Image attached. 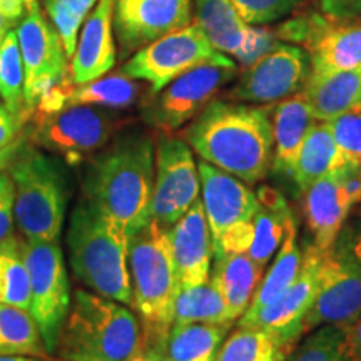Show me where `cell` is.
Returning <instances> with one entry per match:
<instances>
[{
    "label": "cell",
    "instance_id": "obj_1",
    "mask_svg": "<svg viewBox=\"0 0 361 361\" xmlns=\"http://www.w3.org/2000/svg\"><path fill=\"white\" fill-rule=\"evenodd\" d=\"M202 161L246 184L263 180L273 164V119L258 104L211 101L184 130Z\"/></svg>",
    "mask_w": 361,
    "mask_h": 361
},
{
    "label": "cell",
    "instance_id": "obj_2",
    "mask_svg": "<svg viewBox=\"0 0 361 361\" xmlns=\"http://www.w3.org/2000/svg\"><path fill=\"white\" fill-rule=\"evenodd\" d=\"M156 144L141 130L121 134L84 171V196L116 221L129 239L151 223Z\"/></svg>",
    "mask_w": 361,
    "mask_h": 361
},
{
    "label": "cell",
    "instance_id": "obj_3",
    "mask_svg": "<svg viewBox=\"0 0 361 361\" xmlns=\"http://www.w3.org/2000/svg\"><path fill=\"white\" fill-rule=\"evenodd\" d=\"M66 243L72 273L87 290L133 306L129 236L85 196L72 209Z\"/></svg>",
    "mask_w": 361,
    "mask_h": 361
},
{
    "label": "cell",
    "instance_id": "obj_4",
    "mask_svg": "<svg viewBox=\"0 0 361 361\" xmlns=\"http://www.w3.org/2000/svg\"><path fill=\"white\" fill-rule=\"evenodd\" d=\"M133 306L141 323V351H166L180 284L166 229L151 221L129 239Z\"/></svg>",
    "mask_w": 361,
    "mask_h": 361
},
{
    "label": "cell",
    "instance_id": "obj_5",
    "mask_svg": "<svg viewBox=\"0 0 361 361\" xmlns=\"http://www.w3.org/2000/svg\"><path fill=\"white\" fill-rule=\"evenodd\" d=\"M141 348V323L128 305L87 288L74 291L56 350L62 360L130 361Z\"/></svg>",
    "mask_w": 361,
    "mask_h": 361
},
{
    "label": "cell",
    "instance_id": "obj_6",
    "mask_svg": "<svg viewBox=\"0 0 361 361\" xmlns=\"http://www.w3.org/2000/svg\"><path fill=\"white\" fill-rule=\"evenodd\" d=\"M7 173L13 183V214L20 236L59 241L67 209L64 166L47 152L25 144Z\"/></svg>",
    "mask_w": 361,
    "mask_h": 361
},
{
    "label": "cell",
    "instance_id": "obj_7",
    "mask_svg": "<svg viewBox=\"0 0 361 361\" xmlns=\"http://www.w3.org/2000/svg\"><path fill=\"white\" fill-rule=\"evenodd\" d=\"M24 258L30 283V314L45 350L54 355L72 303L64 252L59 241L24 239Z\"/></svg>",
    "mask_w": 361,
    "mask_h": 361
},
{
    "label": "cell",
    "instance_id": "obj_8",
    "mask_svg": "<svg viewBox=\"0 0 361 361\" xmlns=\"http://www.w3.org/2000/svg\"><path fill=\"white\" fill-rule=\"evenodd\" d=\"M229 56L216 51L196 24L162 35L144 45L123 66V74L151 85L157 94L186 72L209 62H226Z\"/></svg>",
    "mask_w": 361,
    "mask_h": 361
},
{
    "label": "cell",
    "instance_id": "obj_9",
    "mask_svg": "<svg viewBox=\"0 0 361 361\" xmlns=\"http://www.w3.org/2000/svg\"><path fill=\"white\" fill-rule=\"evenodd\" d=\"M236 74L238 66L233 59L196 67L159 90V94L144 107V119L159 133L173 134L200 116Z\"/></svg>",
    "mask_w": 361,
    "mask_h": 361
},
{
    "label": "cell",
    "instance_id": "obj_10",
    "mask_svg": "<svg viewBox=\"0 0 361 361\" xmlns=\"http://www.w3.org/2000/svg\"><path fill=\"white\" fill-rule=\"evenodd\" d=\"M154 162L151 221L169 229L200 200V169L191 146L184 139L162 133L156 142Z\"/></svg>",
    "mask_w": 361,
    "mask_h": 361
},
{
    "label": "cell",
    "instance_id": "obj_11",
    "mask_svg": "<svg viewBox=\"0 0 361 361\" xmlns=\"http://www.w3.org/2000/svg\"><path fill=\"white\" fill-rule=\"evenodd\" d=\"M16 32L25 72V104L32 116L37 104L52 89L71 80L67 69L69 57L66 56L57 30L40 11L39 2L27 8Z\"/></svg>",
    "mask_w": 361,
    "mask_h": 361
},
{
    "label": "cell",
    "instance_id": "obj_12",
    "mask_svg": "<svg viewBox=\"0 0 361 361\" xmlns=\"http://www.w3.org/2000/svg\"><path fill=\"white\" fill-rule=\"evenodd\" d=\"M116 123L111 114L92 106H66L49 114H35L34 139L39 146L75 166L109 142Z\"/></svg>",
    "mask_w": 361,
    "mask_h": 361
},
{
    "label": "cell",
    "instance_id": "obj_13",
    "mask_svg": "<svg viewBox=\"0 0 361 361\" xmlns=\"http://www.w3.org/2000/svg\"><path fill=\"white\" fill-rule=\"evenodd\" d=\"M361 314V268L346 251L333 246L319 261L318 290L305 314L303 335L333 324L345 328Z\"/></svg>",
    "mask_w": 361,
    "mask_h": 361
},
{
    "label": "cell",
    "instance_id": "obj_14",
    "mask_svg": "<svg viewBox=\"0 0 361 361\" xmlns=\"http://www.w3.org/2000/svg\"><path fill=\"white\" fill-rule=\"evenodd\" d=\"M311 74L310 54L300 45L279 44L243 69L228 99L246 104H271L301 92Z\"/></svg>",
    "mask_w": 361,
    "mask_h": 361
},
{
    "label": "cell",
    "instance_id": "obj_15",
    "mask_svg": "<svg viewBox=\"0 0 361 361\" xmlns=\"http://www.w3.org/2000/svg\"><path fill=\"white\" fill-rule=\"evenodd\" d=\"M192 4L194 24L216 51L236 59L243 69L281 44L276 30L247 25L231 0H192Z\"/></svg>",
    "mask_w": 361,
    "mask_h": 361
},
{
    "label": "cell",
    "instance_id": "obj_16",
    "mask_svg": "<svg viewBox=\"0 0 361 361\" xmlns=\"http://www.w3.org/2000/svg\"><path fill=\"white\" fill-rule=\"evenodd\" d=\"M322 251L313 245H306L303 251L300 273L291 286L276 301L264 306L256 313H245L238 319V326L263 328L276 335L291 350L296 348L298 341L303 338L305 314L313 305L318 290L319 261Z\"/></svg>",
    "mask_w": 361,
    "mask_h": 361
},
{
    "label": "cell",
    "instance_id": "obj_17",
    "mask_svg": "<svg viewBox=\"0 0 361 361\" xmlns=\"http://www.w3.org/2000/svg\"><path fill=\"white\" fill-rule=\"evenodd\" d=\"M192 0H114V35L121 52H137L191 24Z\"/></svg>",
    "mask_w": 361,
    "mask_h": 361
},
{
    "label": "cell",
    "instance_id": "obj_18",
    "mask_svg": "<svg viewBox=\"0 0 361 361\" xmlns=\"http://www.w3.org/2000/svg\"><path fill=\"white\" fill-rule=\"evenodd\" d=\"M197 169L201 179V202L214 247L231 229L251 223L258 211V194L252 192L241 179L209 162L201 161Z\"/></svg>",
    "mask_w": 361,
    "mask_h": 361
},
{
    "label": "cell",
    "instance_id": "obj_19",
    "mask_svg": "<svg viewBox=\"0 0 361 361\" xmlns=\"http://www.w3.org/2000/svg\"><path fill=\"white\" fill-rule=\"evenodd\" d=\"M166 234L180 288H192L209 281L213 239L201 200L166 229Z\"/></svg>",
    "mask_w": 361,
    "mask_h": 361
},
{
    "label": "cell",
    "instance_id": "obj_20",
    "mask_svg": "<svg viewBox=\"0 0 361 361\" xmlns=\"http://www.w3.org/2000/svg\"><path fill=\"white\" fill-rule=\"evenodd\" d=\"M80 29L69 66L71 82L74 85L92 82L116 66L114 0H97V6L85 17Z\"/></svg>",
    "mask_w": 361,
    "mask_h": 361
},
{
    "label": "cell",
    "instance_id": "obj_21",
    "mask_svg": "<svg viewBox=\"0 0 361 361\" xmlns=\"http://www.w3.org/2000/svg\"><path fill=\"white\" fill-rule=\"evenodd\" d=\"M338 171L318 179L303 192L305 218L313 236L311 245L322 252L335 246L343 226L353 211L340 188Z\"/></svg>",
    "mask_w": 361,
    "mask_h": 361
},
{
    "label": "cell",
    "instance_id": "obj_22",
    "mask_svg": "<svg viewBox=\"0 0 361 361\" xmlns=\"http://www.w3.org/2000/svg\"><path fill=\"white\" fill-rule=\"evenodd\" d=\"M305 47L310 52L311 74L358 69L361 67V22L343 24L328 19Z\"/></svg>",
    "mask_w": 361,
    "mask_h": 361
},
{
    "label": "cell",
    "instance_id": "obj_23",
    "mask_svg": "<svg viewBox=\"0 0 361 361\" xmlns=\"http://www.w3.org/2000/svg\"><path fill=\"white\" fill-rule=\"evenodd\" d=\"M316 123L303 94L279 101L273 109V168L278 174L290 176L308 130Z\"/></svg>",
    "mask_w": 361,
    "mask_h": 361
},
{
    "label": "cell",
    "instance_id": "obj_24",
    "mask_svg": "<svg viewBox=\"0 0 361 361\" xmlns=\"http://www.w3.org/2000/svg\"><path fill=\"white\" fill-rule=\"evenodd\" d=\"M314 119L328 123L358 106L361 96V67L350 71L310 74L303 90Z\"/></svg>",
    "mask_w": 361,
    "mask_h": 361
},
{
    "label": "cell",
    "instance_id": "obj_25",
    "mask_svg": "<svg viewBox=\"0 0 361 361\" xmlns=\"http://www.w3.org/2000/svg\"><path fill=\"white\" fill-rule=\"evenodd\" d=\"M258 211L252 218V239L247 256L266 268L274 258L295 216L283 194L273 188H259Z\"/></svg>",
    "mask_w": 361,
    "mask_h": 361
},
{
    "label": "cell",
    "instance_id": "obj_26",
    "mask_svg": "<svg viewBox=\"0 0 361 361\" xmlns=\"http://www.w3.org/2000/svg\"><path fill=\"white\" fill-rule=\"evenodd\" d=\"M213 276L209 279L218 288L233 318L239 319L258 291L264 268L255 263L247 252H223L213 256Z\"/></svg>",
    "mask_w": 361,
    "mask_h": 361
},
{
    "label": "cell",
    "instance_id": "obj_27",
    "mask_svg": "<svg viewBox=\"0 0 361 361\" xmlns=\"http://www.w3.org/2000/svg\"><path fill=\"white\" fill-rule=\"evenodd\" d=\"M345 166L348 164L333 137L328 123L316 121L298 152L295 169H293V180L298 189L305 192L316 180Z\"/></svg>",
    "mask_w": 361,
    "mask_h": 361
},
{
    "label": "cell",
    "instance_id": "obj_28",
    "mask_svg": "<svg viewBox=\"0 0 361 361\" xmlns=\"http://www.w3.org/2000/svg\"><path fill=\"white\" fill-rule=\"evenodd\" d=\"M231 324L174 323L166 355L171 361H216Z\"/></svg>",
    "mask_w": 361,
    "mask_h": 361
},
{
    "label": "cell",
    "instance_id": "obj_29",
    "mask_svg": "<svg viewBox=\"0 0 361 361\" xmlns=\"http://www.w3.org/2000/svg\"><path fill=\"white\" fill-rule=\"evenodd\" d=\"M301 261H303V251L298 245V229L295 221L288 228L283 245L279 246L276 256L273 258L268 274L261 279L258 291L255 293V298H252L251 305L247 306L245 313H256V311L276 301L296 279L301 268Z\"/></svg>",
    "mask_w": 361,
    "mask_h": 361
},
{
    "label": "cell",
    "instance_id": "obj_30",
    "mask_svg": "<svg viewBox=\"0 0 361 361\" xmlns=\"http://www.w3.org/2000/svg\"><path fill=\"white\" fill-rule=\"evenodd\" d=\"M141 97V85L123 72L106 74L92 82L72 85L66 106H92L99 109H129Z\"/></svg>",
    "mask_w": 361,
    "mask_h": 361
},
{
    "label": "cell",
    "instance_id": "obj_31",
    "mask_svg": "<svg viewBox=\"0 0 361 361\" xmlns=\"http://www.w3.org/2000/svg\"><path fill=\"white\" fill-rule=\"evenodd\" d=\"M291 348L276 335L256 326H238L226 338L216 361H286Z\"/></svg>",
    "mask_w": 361,
    "mask_h": 361
},
{
    "label": "cell",
    "instance_id": "obj_32",
    "mask_svg": "<svg viewBox=\"0 0 361 361\" xmlns=\"http://www.w3.org/2000/svg\"><path fill=\"white\" fill-rule=\"evenodd\" d=\"M234 322L236 319L211 279L192 288H180L176 298L174 323L233 324Z\"/></svg>",
    "mask_w": 361,
    "mask_h": 361
},
{
    "label": "cell",
    "instance_id": "obj_33",
    "mask_svg": "<svg viewBox=\"0 0 361 361\" xmlns=\"http://www.w3.org/2000/svg\"><path fill=\"white\" fill-rule=\"evenodd\" d=\"M0 303L30 311V283L24 238L11 234L0 243Z\"/></svg>",
    "mask_w": 361,
    "mask_h": 361
},
{
    "label": "cell",
    "instance_id": "obj_34",
    "mask_svg": "<svg viewBox=\"0 0 361 361\" xmlns=\"http://www.w3.org/2000/svg\"><path fill=\"white\" fill-rule=\"evenodd\" d=\"M0 355H49L30 311L0 303Z\"/></svg>",
    "mask_w": 361,
    "mask_h": 361
},
{
    "label": "cell",
    "instance_id": "obj_35",
    "mask_svg": "<svg viewBox=\"0 0 361 361\" xmlns=\"http://www.w3.org/2000/svg\"><path fill=\"white\" fill-rule=\"evenodd\" d=\"M25 72L17 32L12 30L0 45V97L13 114L29 119L30 112L24 94Z\"/></svg>",
    "mask_w": 361,
    "mask_h": 361
},
{
    "label": "cell",
    "instance_id": "obj_36",
    "mask_svg": "<svg viewBox=\"0 0 361 361\" xmlns=\"http://www.w3.org/2000/svg\"><path fill=\"white\" fill-rule=\"evenodd\" d=\"M310 333L286 361H351L343 328L324 324Z\"/></svg>",
    "mask_w": 361,
    "mask_h": 361
},
{
    "label": "cell",
    "instance_id": "obj_37",
    "mask_svg": "<svg viewBox=\"0 0 361 361\" xmlns=\"http://www.w3.org/2000/svg\"><path fill=\"white\" fill-rule=\"evenodd\" d=\"M328 126L346 164L361 168V107H353L333 121H328Z\"/></svg>",
    "mask_w": 361,
    "mask_h": 361
},
{
    "label": "cell",
    "instance_id": "obj_38",
    "mask_svg": "<svg viewBox=\"0 0 361 361\" xmlns=\"http://www.w3.org/2000/svg\"><path fill=\"white\" fill-rule=\"evenodd\" d=\"M231 2L247 25H266L288 17L303 6L306 0H231Z\"/></svg>",
    "mask_w": 361,
    "mask_h": 361
},
{
    "label": "cell",
    "instance_id": "obj_39",
    "mask_svg": "<svg viewBox=\"0 0 361 361\" xmlns=\"http://www.w3.org/2000/svg\"><path fill=\"white\" fill-rule=\"evenodd\" d=\"M13 183L7 169L0 173V243L13 234Z\"/></svg>",
    "mask_w": 361,
    "mask_h": 361
},
{
    "label": "cell",
    "instance_id": "obj_40",
    "mask_svg": "<svg viewBox=\"0 0 361 361\" xmlns=\"http://www.w3.org/2000/svg\"><path fill=\"white\" fill-rule=\"evenodd\" d=\"M335 246L346 251L361 268V211H358L348 224L343 226Z\"/></svg>",
    "mask_w": 361,
    "mask_h": 361
},
{
    "label": "cell",
    "instance_id": "obj_41",
    "mask_svg": "<svg viewBox=\"0 0 361 361\" xmlns=\"http://www.w3.org/2000/svg\"><path fill=\"white\" fill-rule=\"evenodd\" d=\"M25 119L13 114L6 104H0V149L11 146L13 141L22 135Z\"/></svg>",
    "mask_w": 361,
    "mask_h": 361
},
{
    "label": "cell",
    "instance_id": "obj_42",
    "mask_svg": "<svg viewBox=\"0 0 361 361\" xmlns=\"http://www.w3.org/2000/svg\"><path fill=\"white\" fill-rule=\"evenodd\" d=\"M322 11L328 19L348 22L361 16V0H319Z\"/></svg>",
    "mask_w": 361,
    "mask_h": 361
},
{
    "label": "cell",
    "instance_id": "obj_43",
    "mask_svg": "<svg viewBox=\"0 0 361 361\" xmlns=\"http://www.w3.org/2000/svg\"><path fill=\"white\" fill-rule=\"evenodd\" d=\"M338 180L340 188L345 194L346 201L350 202L351 209L361 206V168H351L345 166L338 171Z\"/></svg>",
    "mask_w": 361,
    "mask_h": 361
},
{
    "label": "cell",
    "instance_id": "obj_44",
    "mask_svg": "<svg viewBox=\"0 0 361 361\" xmlns=\"http://www.w3.org/2000/svg\"><path fill=\"white\" fill-rule=\"evenodd\" d=\"M343 331L351 361H361V314L353 323L343 328Z\"/></svg>",
    "mask_w": 361,
    "mask_h": 361
},
{
    "label": "cell",
    "instance_id": "obj_45",
    "mask_svg": "<svg viewBox=\"0 0 361 361\" xmlns=\"http://www.w3.org/2000/svg\"><path fill=\"white\" fill-rule=\"evenodd\" d=\"M59 2L84 22L85 17L92 11V7L97 4V0H59Z\"/></svg>",
    "mask_w": 361,
    "mask_h": 361
},
{
    "label": "cell",
    "instance_id": "obj_46",
    "mask_svg": "<svg viewBox=\"0 0 361 361\" xmlns=\"http://www.w3.org/2000/svg\"><path fill=\"white\" fill-rule=\"evenodd\" d=\"M25 146V135H20L17 141H13L11 146L0 149V173L8 168V164L13 161V157L19 154V151Z\"/></svg>",
    "mask_w": 361,
    "mask_h": 361
},
{
    "label": "cell",
    "instance_id": "obj_47",
    "mask_svg": "<svg viewBox=\"0 0 361 361\" xmlns=\"http://www.w3.org/2000/svg\"><path fill=\"white\" fill-rule=\"evenodd\" d=\"M16 25H19V24H17V22H13L12 19H8L6 13L0 12V45L4 44V40H6L7 35L12 32L13 27Z\"/></svg>",
    "mask_w": 361,
    "mask_h": 361
},
{
    "label": "cell",
    "instance_id": "obj_48",
    "mask_svg": "<svg viewBox=\"0 0 361 361\" xmlns=\"http://www.w3.org/2000/svg\"><path fill=\"white\" fill-rule=\"evenodd\" d=\"M0 361H40L37 356L27 355H0Z\"/></svg>",
    "mask_w": 361,
    "mask_h": 361
},
{
    "label": "cell",
    "instance_id": "obj_49",
    "mask_svg": "<svg viewBox=\"0 0 361 361\" xmlns=\"http://www.w3.org/2000/svg\"><path fill=\"white\" fill-rule=\"evenodd\" d=\"M142 353H149L154 358V361H171L166 355V351H142Z\"/></svg>",
    "mask_w": 361,
    "mask_h": 361
},
{
    "label": "cell",
    "instance_id": "obj_50",
    "mask_svg": "<svg viewBox=\"0 0 361 361\" xmlns=\"http://www.w3.org/2000/svg\"><path fill=\"white\" fill-rule=\"evenodd\" d=\"M130 361H154V358H152V356L149 353H142V351H141V353L135 355Z\"/></svg>",
    "mask_w": 361,
    "mask_h": 361
},
{
    "label": "cell",
    "instance_id": "obj_51",
    "mask_svg": "<svg viewBox=\"0 0 361 361\" xmlns=\"http://www.w3.org/2000/svg\"><path fill=\"white\" fill-rule=\"evenodd\" d=\"M25 4H27V8H29V7H32L34 4H37V0H25Z\"/></svg>",
    "mask_w": 361,
    "mask_h": 361
},
{
    "label": "cell",
    "instance_id": "obj_52",
    "mask_svg": "<svg viewBox=\"0 0 361 361\" xmlns=\"http://www.w3.org/2000/svg\"><path fill=\"white\" fill-rule=\"evenodd\" d=\"M356 107H361V96H360V101H358V106H356Z\"/></svg>",
    "mask_w": 361,
    "mask_h": 361
}]
</instances>
